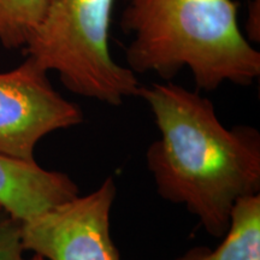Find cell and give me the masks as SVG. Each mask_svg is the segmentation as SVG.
Returning a JSON list of instances; mask_svg holds the SVG:
<instances>
[{
	"label": "cell",
	"instance_id": "cell-2",
	"mask_svg": "<svg viewBox=\"0 0 260 260\" xmlns=\"http://www.w3.org/2000/svg\"><path fill=\"white\" fill-rule=\"evenodd\" d=\"M234 0H129L122 27L132 32L128 68L170 80L188 68L198 90L224 82L249 86L260 75V53L239 25Z\"/></svg>",
	"mask_w": 260,
	"mask_h": 260
},
{
	"label": "cell",
	"instance_id": "cell-9",
	"mask_svg": "<svg viewBox=\"0 0 260 260\" xmlns=\"http://www.w3.org/2000/svg\"><path fill=\"white\" fill-rule=\"evenodd\" d=\"M23 222L0 209V260H28L22 237Z\"/></svg>",
	"mask_w": 260,
	"mask_h": 260
},
{
	"label": "cell",
	"instance_id": "cell-8",
	"mask_svg": "<svg viewBox=\"0 0 260 260\" xmlns=\"http://www.w3.org/2000/svg\"><path fill=\"white\" fill-rule=\"evenodd\" d=\"M48 0H0V44L8 50L27 46L46 14Z\"/></svg>",
	"mask_w": 260,
	"mask_h": 260
},
{
	"label": "cell",
	"instance_id": "cell-7",
	"mask_svg": "<svg viewBox=\"0 0 260 260\" xmlns=\"http://www.w3.org/2000/svg\"><path fill=\"white\" fill-rule=\"evenodd\" d=\"M224 240L214 251L198 247L177 260H260V194L234 204Z\"/></svg>",
	"mask_w": 260,
	"mask_h": 260
},
{
	"label": "cell",
	"instance_id": "cell-6",
	"mask_svg": "<svg viewBox=\"0 0 260 260\" xmlns=\"http://www.w3.org/2000/svg\"><path fill=\"white\" fill-rule=\"evenodd\" d=\"M77 195L79 187L67 174L46 170L35 160L0 153V209L21 222Z\"/></svg>",
	"mask_w": 260,
	"mask_h": 260
},
{
	"label": "cell",
	"instance_id": "cell-4",
	"mask_svg": "<svg viewBox=\"0 0 260 260\" xmlns=\"http://www.w3.org/2000/svg\"><path fill=\"white\" fill-rule=\"evenodd\" d=\"M82 122L81 107L61 96L31 58L0 71V153L35 160L41 139Z\"/></svg>",
	"mask_w": 260,
	"mask_h": 260
},
{
	"label": "cell",
	"instance_id": "cell-10",
	"mask_svg": "<svg viewBox=\"0 0 260 260\" xmlns=\"http://www.w3.org/2000/svg\"><path fill=\"white\" fill-rule=\"evenodd\" d=\"M246 31L249 42L260 41V0H251L248 3Z\"/></svg>",
	"mask_w": 260,
	"mask_h": 260
},
{
	"label": "cell",
	"instance_id": "cell-3",
	"mask_svg": "<svg viewBox=\"0 0 260 260\" xmlns=\"http://www.w3.org/2000/svg\"><path fill=\"white\" fill-rule=\"evenodd\" d=\"M116 0H48L41 24L23 48L42 69L56 71L77 95L118 106L138 96L136 74L116 63L110 28Z\"/></svg>",
	"mask_w": 260,
	"mask_h": 260
},
{
	"label": "cell",
	"instance_id": "cell-11",
	"mask_svg": "<svg viewBox=\"0 0 260 260\" xmlns=\"http://www.w3.org/2000/svg\"><path fill=\"white\" fill-rule=\"evenodd\" d=\"M28 260H46V259H44V258H42V256L38 255V254H34V256H32V258L28 259Z\"/></svg>",
	"mask_w": 260,
	"mask_h": 260
},
{
	"label": "cell",
	"instance_id": "cell-1",
	"mask_svg": "<svg viewBox=\"0 0 260 260\" xmlns=\"http://www.w3.org/2000/svg\"><path fill=\"white\" fill-rule=\"evenodd\" d=\"M158 140L147 149V165L158 194L183 205L204 229L223 236L237 200L260 190V134L249 125L226 128L211 100L180 84L140 86Z\"/></svg>",
	"mask_w": 260,
	"mask_h": 260
},
{
	"label": "cell",
	"instance_id": "cell-5",
	"mask_svg": "<svg viewBox=\"0 0 260 260\" xmlns=\"http://www.w3.org/2000/svg\"><path fill=\"white\" fill-rule=\"evenodd\" d=\"M115 198V180L107 177L92 193L23 222L25 251L46 260H121L110 232Z\"/></svg>",
	"mask_w": 260,
	"mask_h": 260
}]
</instances>
